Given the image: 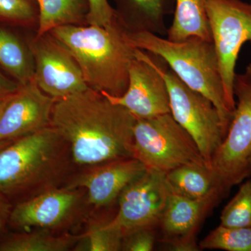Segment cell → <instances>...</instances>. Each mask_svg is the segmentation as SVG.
Returning <instances> with one entry per match:
<instances>
[{"mask_svg":"<svg viewBox=\"0 0 251 251\" xmlns=\"http://www.w3.org/2000/svg\"><path fill=\"white\" fill-rule=\"evenodd\" d=\"M115 14L128 31L166 35L165 18L174 13L175 0H115Z\"/></svg>","mask_w":251,"mask_h":251,"instance_id":"2e32d148","label":"cell"},{"mask_svg":"<svg viewBox=\"0 0 251 251\" xmlns=\"http://www.w3.org/2000/svg\"><path fill=\"white\" fill-rule=\"evenodd\" d=\"M81 234L56 233L47 229H33L11 234L0 243V251H68L73 250Z\"/></svg>","mask_w":251,"mask_h":251,"instance_id":"ac0fdd59","label":"cell"},{"mask_svg":"<svg viewBox=\"0 0 251 251\" xmlns=\"http://www.w3.org/2000/svg\"><path fill=\"white\" fill-rule=\"evenodd\" d=\"M108 221H95L90 224L74 251H122L121 234L110 228Z\"/></svg>","mask_w":251,"mask_h":251,"instance_id":"603a6c76","label":"cell"},{"mask_svg":"<svg viewBox=\"0 0 251 251\" xmlns=\"http://www.w3.org/2000/svg\"><path fill=\"white\" fill-rule=\"evenodd\" d=\"M135 122L129 110L90 87L56 100L51 117L77 168L132 157Z\"/></svg>","mask_w":251,"mask_h":251,"instance_id":"6da1fadb","label":"cell"},{"mask_svg":"<svg viewBox=\"0 0 251 251\" xmlns=\"http://www.w3.org/2000/svg\"><path fill=\"white\" fill-rule=\"evenodd\" d=\"M90 206L85 188L62 186L16 204L8 224L21 231L65 233L87 219Z\"/></svg>","mask_w":251,"mask_h":251,"instance_id":"9c48e42d","label":"cell"},{"mask_svg":"<svg viewBox=\"0 0 251 251\" xmlns=\"http://www.w3.org/2000/svg\"><path fill=\"white\" fill-rule=\"evenodd\" d=\"M221 226L251 227V179L244 181L221 212Z\"/></svg>","mask_w":251,"mask_h":251,"instance_id":"cb8c5ba5","label":"cell"},{"mask_svg":"<svg viewBox=\"0 0 251 251\" xmlns=\"http://www.w3.org/2000/svg\"><path fill=\"white\" fill-rule=\"evenodd\" d=\"M206 8L226 103L234 113L237 61L244 44L251 43V0H206Z\"/></svg>","mask_w":251,"mask_h":251,"instance_id":"ba28073f","label":"cell"},{"mask_svg":"<svg viewBox=\"0 0 251 251\" xmlns=\"http://www.w3.org/2000/svg\"><path fill=\"white\" fill-rule=\"evenodd\" d=\"M174 18L167 29V39L180 42L191 37L212 41L206 0H175Z\"/></svg>","mask_w":251,"mask_h":251,"instance_id":"e0dca14e","label":"cell"},{"mask_svg":"<svg viewBox=\"0 0 251 251\" xmlns=\"http://www.w3.org/2000/svg\"><path fill=\"white\" fill-rule=\"evenodd\" d=\"M75 167L69 143L50 126L0 150V193L18 204L64 186Z\"/></svg>","mask_w":251,"mask_h":251,"instance_id":"7a4b0ae2","label":"cell"},{"mask_svg":"<svg viewBox=\"0 0 251 251\" xmlns=\"http://www.w3.org/2000/svg\"><path fill=\"white\" fill-rule=\"evenodd\" d=\"M13 207L14 205L9 198L0 193V230L9 223Z\"/></svg>","mask_w":251,"mask_h":251,"instance_id":"f1b7e54d","label":"cell"},{"mask_svg":"<svg viewBox=\"0 0 251 251\" xmlns=\"http://www.w3.org/2000/svg\"><path fill=\"white\" fill-rule=\"evenodd\" d=\"M146 170L133 157L117 158L80 168L64 186L85 188L90 205L100 209L113 204L124 189Z\"/></svg>","mask_w":251,"mask_h":251,"instance_id":"5bb4252c","label":"cell"},{"mask_svg":"<svg viewBox=\"0 0 251 251\" xmlns=\"http://www.w3.org/2000/svg\"><path fill=\"white\" fill-rule=\"evenodd\" d=\"M249 172H250V174H251V156L250 157V158H249Z\"/></svg>","mask_w":251,"mask_h":251,"instance_id":"1f68e13d","label":"cell"},{"mask_svg":"<svg viewBox=\"0 0 251 251\" xmlns=\"http://www.w3.org/2000/svg\"><path fill=\"white\" fill-rule=\"evenodd\" d=\"M235 109L227 134L211 161L218 186L228 196L235 185L251 176V64L236 74L233 83Z\"/></svg>","mask_w":251,"mask_h":251,"instance_id":"52a82bcc","label":"cell"},{"mask_svg":"<svg viewBox=\"0 0 251 251\" xmlns=\"http://www.w3.org/2000/svg\"><path fill=\"white\" fill-rule=\"evenodd\" d=\"M156 242L155 229H138L122 239V251H151Z\"/></svg>","mask_w":251,"mask_h":251,"instance_id":"484cf974","label":"cell"},{"mask_svg":"<svg viewBox=\"0 0 251 251\" xmlns=\"http://www.w3.org/2000/svg\"><path fill=\"white\" fill-rule=\"evenodd\" d=\"M55 100L34 78L21 85L0 115V141L15 140L51 126Z\"/></svg>","mask_w":251,"mask_h":251,"instance_id":"9a60e30c","label":"cell"},{"mask_svg":"<svg viewBox=\"0 0 251 251\" xmlns=\"http://www.w3.org/2000/svg\"><path fill=\"white\" fill-rule=\"evenodd\" d=\"M126 31L116 17L106 26L69 25L49 33L75 59L89 87L120 97L128 88L136 49L127 41Z\"/></svg>","mask_w":251,"mask_h":251,"instance_id":"3957f363","label":"cell"},{"mask_svg":"<svg viewBox=\"0 0 251 251\" xmlns=\"http://www.w3.org/2000/svg\"><path fill=\"white\" fill-rule=\"evenodd\" d=\"M166 181L171 192L194 199L204 197L214 188H219L212 170L196 163L184 165L168 172Z\"/></svg>","mask_w":251,"mask_h":251,"instance_id":"d6986e66","label":"cell"},{"mask_svg":"<svg viewBox=\"0 0 251 251\" xmlns=\"http://www.w3.org/2000/svg\"><path fill=\"white\" fill-rule=\"evenodd\" d=\"M135 118L132 157L147 170L166 174L191 163L206 166L196 142L171 113Z\"/></svg>","mask_w":251,"mask_h":251,"instance_id":"5b68a950","label":"cell"},{"mask_svg":"<svg viewBox=\"0 0 251 251\" xmlns=\"http://www.w3.org/2000/svg\"><path fill=\"white\" fill-rule=\"evenodd\" d=\"M127 90L120 97L101 92L112 103L122 105L137 118H150L171 113L166 82L147 51L135 49L128 70Z\"/></svg>","mask_w":251,"mask_h":251,"instance_id":"4fadbf2b","label":"cell"},{"mask_svg":"<svg viewBox=\"0 0 251 251\" xmlns=\"http://www.w3.org/2000/svg\"><path fill=\"white\" fill-rule=\"evenodd\" d=\"M128 44L163 59L170 69L192 90L202 94L215 105L227 134L233 112L227 106L212 41L198 37L175 42L148 31H126Z\"/></svg>","mask_w":251,"mask_h":251,"instance_id":"277c9868","label":"cell"},{"mask_svg":"<svg viewBox=\"0 0 251 251\" xmlns=\"http://www.w3.org/2000/svg\"><path fill=\"white\" fill-rule=\"evenodd\" d=\"M21 85L16 81L11 80L0 72V99L6 98L16 93Z\"/></svg>","mask_w":251,"mask_h":251,"instance_id":"83f0119b","label":"cell"},{"mask_svg":"<svg viewBox=\"0 0 251 251\" xmlns=\"http://www.w3.org/2000/svg\"><path fill=\"white\" fill-rule=\"evenodd\" d=\"M166 174L146 170L118 198L116 215L107 222L122 238L140 229H156L169 196Z\"/></svg>","mask_w":251,"mask_h":251,"instance_id":"30bf717a","label":"cell"},{"mask_svg":"<svg viewBox=\"0 0 251 251\" xmlns=\"http://www.w3.org/2000/svg\"><path fill=\"white\" fill-rule=\"evenodd\" d=\"M200 249L227 251H251V227L220 225L199 243Z\"/></svg>","mask_w":251,"mask_h":251,"instance_id":"7402d4cb","label":"cell"},{"mask_svg":"<svg viewBox=\"0 0 251 251\" xmlns=\"http://www.w3.org/2000/svg\"><path fill=\"white\" fill-rule=\"evenodd\" d=\"M30 0H0V19L14 23H29L35 18Z\"/></svg>","mask_w":251,"mask_h":251,"instance_id":"d4e9b609","label":"cell"},{"mask_svg":"<svg viewBox=\"0 0 251 251\" xmlns=\"http://www.w3.org/2000/svg\"><path fill=\"white\" fill-rule=\"evenodd\" d=\"M88 14L86 22L92 25L106 26L116 18L115 10L108 0H87Z\"/></svg>","mask_w":251,"mask_h":251,"instance_id":"4316f807","label":"cell"},{"mask_svg":"<svg viewBox=\"0 0 251 251\" xmlns=\"http://www.w3.org/2000/svg\"><path fill=\"white\" fill-rule=\"evenodd\" d=\"M39 6V27L36 36L60 26L77 25L86 21L87 0H36Z\"/></svg>","mask_w":251,"mask_h":251,"instance_id":"ffe728a7","label":"cell"},{"mask_svg":"<svg viewBox=\"0 0 251 251\" xmlns=\"http://www.w3.org/2000/svg\"><path fill=\"white\" fill-rule=\"evenodd\" d=\"M11 96L6 97V98L0 99V115H1L3 110H4V108H5V106H6V104H7L8 102H9V99L11 98Z\"/></svg>","mask_w":251,"mask_h":251,"instance_id":"f546056e","label":"cell"},{"mask_svg":"<svg viewBox=\"0 0 251 251\" xmlns=\"http://www.w3.org/2000/svg\"><path fill=\"white\" fill-rule=\"evenodd\" d=\"M13 141H14V140H5V141H0V150H1V149L7 146L8 145H9V144Z\"/></svg>","mask_w":251,"mask_h":251,"instance_id":"4dcf8cb0","label":"cell"},{"mask_svg":"<svg viewBox=\"0 0 251 251\" xmlns=\"http://www.w3.org/2000/svg\"><path fill=\"white\" fill-rule=\"evenodd\" d=\"M148 52L166 81L172 116L192 137L211 169L213 157L226 137L217 109L209 99L182 82L163 59Z\"/></svg>","mask_w":251,"mask_h":251,"instance_id":"8992f818","label":"cell"},{"mask_svg":"<svg viewBox=\"0 0 251 251\" xmlns=\"http://www.w3.org/2000/svg\"><path fill=\"white\" fill-rule=\"evenodd\" d=\"M29 48L34 61V80L44 93L58 100L89 88L75 59L50 33L36 36Z\"/></svg>","mask_w":251,"mask_h":251,"instance_id":"8fae6325","label":"cell"},{"mask_svg":"<svg viewBox=\"0 0 251 251\" xmlns=\"http://www.w3.org/2000/svg\"><path fill=\"white\" fill-rule=\"evenodd\" d=\"M226 197L218 187L198 199L184 197L170 191L158 226L163 242L173 251L201 250L197 243L198 230L208 214Z\"/></svg>","mask_w":251,"mask_h":251,"instance_id":"7c38bea8","label":"cell"},{"mask_svg":"<svg viewBox=\"0 0 251 251\" xmlns=\"http://www.w3.org/2000/svg\"><path fill=\"white\" fill-rule=\"evenodd\" d=\"M0 65L21 85L33 80L34 61L30 49L11 31L0 27Z\"/></svg>","mask_w":251,"mask_h":251,"instance_id":"44dd1931","label":"cell"}]
</instances>
